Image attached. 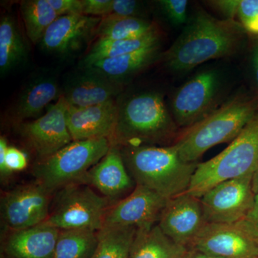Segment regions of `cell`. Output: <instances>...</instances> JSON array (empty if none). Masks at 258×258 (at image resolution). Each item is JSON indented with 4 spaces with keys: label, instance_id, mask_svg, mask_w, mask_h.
<instances>
[{
    "label": "cell",
    "instance_id": "1",
    "mask_svg": "<svg viewBox=\"0 0 258 258\" xmlns=\"http://www.w3.org/2000/svg\"><path fill=\"white\" fill-rule=\"evenodd\" d=\"M246 35L237 20H219L198 10L161 59L171 71L186 72L209 60L234 55L243 45Z\"/></svg>",
    "mask_w": 258,
    "mask_h": 258
},
{
    "label": "cell",
    "instance_id": "2",
    "mask_svg": "<svg viewBox=\"0 0 258 258\" xmlns=\"http://www.w3.org/2000/svg\"><path fill=\"white\" fill-rule=\"evenodd\" d=\"M118 108L113 145L166 147L172 145L179 135V128L161 93L134 94L118 103Z\"/></svg>",
    "mask_w": 258,
    "mask_h": 258
},
{
    "label": "cell",
    "instance_id": "3",
    "mask_svg": "<svg viewBox=\"0 0 258 258\" xmlns=\"http://www.w3.org/2000/svg\"><path fill=\"white\" fill-rule=\"evenodd\" d=\"M257 111V98L236 95L203 120L179 132L172 145L185 162L198 163L209 149L235 140Z\"/></svg>",
    "mask_w": 258,
    "mask_h": 258
},
{
    "label": "cell",
    "instance_id": "4",
    "mask_svg": "<svg viewBox=\"0 0 258 258\" xmlns=\"http://www.w3.org/2000/svg\"><path fill=\"white\" fill-rule=\"evenodd\" d=\"M120 149L136 185L152 190L167 200L187 191L198 163L185 162L174 146Z\"/></svg>",
    "mask_w": 258,
    "mask_h": 258
},
{
    "label": "cell",
    "instance_id": "5",
    "mask_svg": "<svg viewBox=\"0 0 258 258\" xmlns=\"http://www.w3.org/2000/svg\"><path fill=\"white\" fill-rule=\"evenodd\" d=\"M257 167L258 111L225 150L198 164L186 193L200 198L222 181L253 176Z\"/></svg>",
    "mask_w": 258,
    "mask_h": 258
},
{
    "label": "cell",
    "instance_id": "6",
    "mask_svg": "<svg viewBox=\"0 0 258 258\" xmlns=\"http://www.w3.org/2000/svg\"><path fill=\"white\" fill-rule=\"evenodd\" d=\"M111 147L106 138L72 142L50 157L40 159L34 168L37 181L50 191L79 182Z\"/></svg>",
    "mask_w": 258,
    "mask_h": 258
},
{
    "label": "cell",
    "instance_id": "7",
    "mask_svg": "<svg viewBox=\"0 0 258 258\" xmlns=\"http://www.w3.org/2000/svg\"><path fill=\"white\" fill-rule=\"evenodd\" d=\"M110 208L109 200L89 185L73 183L60 189L45 222L60 230L100 231Z\"/></svg>",
    "mask_w": 258,
    "mask_h": 258
},
{
    "label": "cell",
    "instance_id": "8",
    "mask_svg": "<svg viewBox=\"0 0 258 258\" xmlns=\"http://www.w3.org/2000/svg\"><path fill=\"white\" fill-rule=\"evenodd\" d=\"M220 78L215 70L198 73L176 91L171 114L179 128H189L217 108Z\"/></svg>",
    "mask_w": 258,
    "mask_h": 258
},
{
    "label": "cell",
    "instance_id": "9",
    "mask_svg": "<svg viewBox=\"0 0 258 258\" xmlns=\"http://www.w3.org/2000/svg\"><path fill=\"white\" fill-rule=\"evenodd\" d=\"M252 179L247 176L222 181L204 194L200 202L207 223L240 222L253 205Z\"/></svg>",
    "mask_w": 258,
    "mask_h": 258
},
{
    "label": "cell",
    "instance_id": "10",
    "mask_svg": "<svg viewBox=\"0 0 258 258\" xmlns=\"http://www.w3.org/2000/svg\"><path fill=\"white\" fill-rule=\"evenodd\" d=\"M50 190L39 183L20 185L1 198V218L8 230H21L46 221L50 213Z\"/></svg>",
    "mask_w": 258,
    "mask_h": 258
},
{
    "label": "cell",
    "instance_id": "11",
    "mask_svg": "<svg viewBox=\"0 0 258 258\" xmlns=\"http://www.w3.org/2000/svg\"><path fill=\"white\" fill-rule=\"evenodd\" d=\"M69 103L61 95L42 116L18 125L20 135L39 159H45L73 142L67 125Z\"/></svg>",
    "mask_w": 258,
    "mask_h": 258
},
{
    "label": "cell",
    "instance_id": "12",
    "mask_svg": "<svg viewBox=\"0 0 258 258\" xmlns=\"http://www.w3.org/2000/svg\"><path fill=\"white\" fill-rule=\"evenodd\" d=\"M220 258H256L258 242L237 224L206 223L191 246Z\"/></svg>",
    "mask_w": 258,
    "mask_h": 258
},
{
    "label": "cell",
    "instance_id": "13",
    "mask_svg": "<svg viewBox=\"0 0 258 258\" xmlns=\"http://www.w3.org/2000/svg\"><path fill=\"white\" fill-rule=\"evenodd\" d=\"M101 18L84 15L58 17L47 29L39 45L50 55L71 57L82 50L96 35Z\"/></svg>",
    "mask_w": 258,
    "mask_h": 258
},
{
    "label": "cell",
    "instance_id": "14",
    "mask_svg": "<svg viewBox=\"0 0 258 258\" xmlns=\"http://www.w3.org/2000/svg\"><path fill=\"white\" fill-rule=\"evenodd\" d=\"M167 202L152 190L136 185L132 192L109 208L103 228L125 227L139 230L155 225Z\"/></svg>",
    "mask_w": 258,
    "mask_h": 258
},
{
    "label": "cell",
    "instance_id": "15",
    "mask_svg": "<svg viewBox=\"0 0 258 258\" xmlns=\"http://www.w3.org/2000/svg\"><path fill=\"white\" fill-rule=\"evenodd\" d=\"M206 223L200 198L186 192L168 200L157 222L169 239L186 247Z\"/></svg>",
    "mask_w": 258,
    "mask_h": 258
},
{
    "label": "cell",
    "instance_id": "16",
    "mask_svg": "<svg viewBox=\"0 0 258 258\" xmlns=\"http://www.w3.org/2000/svg\"><path fill=\"white\" fill-rule=\"evenodd\" d=\"M115 100L95 106L78 108L69 106L66 118L73 142L106 138L111 142L118 118Z\"/></svg>",
    "mask_w": 258,
    "mask_h": 258
},
{
    "label": "cell",
    "instance_id": "17",
    "mask_svg": "<svg viewBox=\"0 0 258 258\" xmlns=\"http://www.w3.org/2000/svg\"><path fill=\"white\" fill-rule=\"evenodd\" d=\"M79 182L89 185L108 200L121 198L132 192L136 186L125 165L120 147L113 144L106 155Z\"/></svg>",
    "mask_w": 258,
    "mask_h": 258
},
{
    "label": "cell",
    "instance_id": "18",
    "mask_svg": "<svg viewBox=\"0 0 258 258\" xmlns=\"http://www.w3.org/2000/svg\"><path fill=\"white\" fill-rule=\"evenodd\" d=\"M60 230L46 222L21 230H8L2 258H53Z\"/></svg>",
    "mask_w": 258,
    "mask_h": 258
},
{
    "label": "cell",
    "instance_id": "19",
    "mask_svg": "<svg viewBox=\"0 0 258 258\" xmlns=\"http://www.w3.org/2000/svg\"><path fill=\"white\" fill-rule=\"evenodd\" d=\"M121 88L93 70L81 68L66 81L62 95L69 106L82 108L114 100Z\"/></svg>",
    "mask_w": 258,
    "mask_h": 258
},
{
    "label": "cell",
    "instance_id": "20",
    "mask_svg": "<svg viewBox=\"0 0 258 258\" xmlns=\"http://www.w3.org/2000/svg\"><path fill=\"white\" fill-rule=\"evenodd\" d=\"M61 95L55 76L43 74L32 78L23 88L12 108V118L20 124L28 118L36 117Z\"/></svg>",
    "mask_w": 258,
    "mask_h": 258
},
{
    "label": "cell",
    "instance_id": "21",
    "mask_svg": "<svg viewBox=\"0 0 258 258\" xmlns=\"http://www.w3.org/2000/svg\"><path fill=\"white\" fill-rule=\"evenodd\" d=\"M160 44L132 53L98 61L89 67L82 69H92L113 82L122 85L125 80L161 58Z\"/></svg>",
    "mask_w": 258,
    "mask_h": 258
},
{
    "label": "cell",
    "instance_id": "22",
    "mask_svg": "<svg viewBox=\"0 0 258 258\" xmlns=\"http://www.w3.org/2000/svg\"><path fill=\"white\" fill-rule=\"evenodd\" d=\"M187 247L173 242L158 224L136 232L129 258H186Z\"/></svg>",
    "mask_w": 258,
    "mask_h": 258
},
{
    "label": "cell",
    "instance_id": "23",
    "mask_svg": "<svg viewBox=\"0 0 258 258\" xmlns=\"http://www.w3.org/2000/svg\"><path fill=\"white\" fill-rule=\"evenodd\" d=\"M28 47L18 23L9 14L0 20V73L2 76L23 66L28 60Z\"/></svg>",
    "mask_w": 258,
    "mask_h": 258
},
{
    "label": "cell",
    "instance_id": "24",
    "mask_svg": "<svg viewBox=\"0 0 258 258\" xmlns=\"http://www.w3.org/2000/svg\"><path fill=\"white\" fill-rule=\"evenodd\" d=\"M160 32L157 28L137 38L117 40L98 39L81 61V68L89 67L98 61L126 55L154 46L160 44Z\"/></svg>",
    "mask_w": 258,
    "mask_h": 258
},
{
    "label": "cell",
    "instance_id": "25",
    "mask_svg": "<svg viewBox=\"0 0 258 258\" xmlns=\"http://www.w3.org/2000/svg\"><path fill=\"white\" fill-rule=\"evenodd\" d=\"M157 28L145 18L111 14L101 18L96 35L98 39L128 40L143 36Z\"/></svg>",
    "mask_w": 258,
    "mask_h": 258
},
{
    "label": "cell",
    "instance_id": "26",
    "mask_svg": "<svg viewBox=\"0 0 258 258\" xmlns=\"http://www.w3.org/2000/svg\"><path fill=\"white\" fill-rule=\"evenodd\" d=\"M99 231L76 229L59 232L53 258H91L98 243Z\"/></svg>",
    "mask_w": 258,
    "mask_h": 258
},
{
    "label": "cell",
    "instance_id": "27",
    "mask_svg": "<svg viewBox=\"0 0 258 258\" xmlns=\"http://www.w3.org/2000/svg\"><path fill=\"white\" fill-rule=\"evenodd\" d=\"M20 12L27 35L33 44L40 43L47 29L59 17L48 0H25L20 3Z\"/></svg>",
    "mask_w": 258,
    "mask_h": 258
},
{
    "label": "cell",
    "instance_id": "28",
    "mask_svg": "<svg viewBox=\"0 0 258 258\" xmlns=\"http://www.w3.org/2000/svg\"><path fill=\"white\" fill-rule=\"evenodd\" d=\"M137 230L134 227H103L91 258H129Z\"/></svg>",
    "mask_w": 258,
    "mask_h": 258
},
{
    "label": "cell",
    "instance_id": "29",
    "mask_svg": "<svg viewBox=\"0 0 258 258\" xmlns=\"http://www.w3.org/2000/svg\"><path fill=\"white\" fill-rule=\"evenodd\" d=\"M236 20L246 33L258 37V0H238Z\"/></svg>",
    "mask_w": 258,
    "mask_h": 258
},
{
    "label": "cell",
    "instance_id": "30",
    "mask_svg": "<svg viewBox=\"0 0 258 258\" xmlns=\"http://www.w3.org/2000/svg\"><path fill=\"white\" fill-rule=\"evenodd\" d=\"M163 15L175 26L188 23L187 10L189 2L186 0H160L158 2Z\"/></svg>",
    "mask_w": 258,
    "mask_h": 258
},
{
    "label": "cell",
    "instance_id": "31",
    "mask_svg": "<svg viewBox=\"0 0 258 258\" xmlns=\"http://www.w3.org/2000/svg\"><path fill=\"white\" fill-rule=\"evenodd\" d=\"M28 159L23 151L14 147H8L5 156V166L1 171V176L9 175L13 171H23L28 166Z\"/></svg>",
    "mask_w": 258,
    "mask_h": 258
},
{
    "label": "cell",
    "instance_id": "32",
    "mask_svg": "<svg viewBox=\"0 0 258 258\" xmlns=\"http://www.w3.org/2000/svg\"><path fill=\"white\" fill-rule=\"evenodd\" d=\"M143 10L141 2L135 0H113V15L144 18L142 15Z\"/></svg>",
    "mask_w": 258,
    "mask_h": 258
},
{
    "label": "cell",
    "instance_id": "33",
    "mask_svg": "<svg viewBox=\"0 0 258 258\" xmlns=\"http://www.w3.org/2000/svg\"><path fill=\"white\" fill-rule=\"evenodd\" d=\"M83 14L103 18L112 14L113 0H82Z\"/></svg>",
    "mask_w": 258,
    "mask_h": 258
},
{
    "label": "cell",
    "instance_id": "34",
    "mask_svg": "<svg viewBox=\"0 0 258 258\" xmlns=\"http://www.w3.org/2000/svg\"><path fill=\"white\" fill-rule=\"evenodd\" d=\"M59 17L83 15L82 0H48Z\"/></svg>",
    "mask_w": 258,
    "mask_h": 258
},
{
    "label": "cell",
    "instance_id": "35",
    "mask_svg": "<svg viewBox=\"0 0 258 258\" xmlns=\"http://www.w3.org/2000/svg\"><path fill=\"white\" fill-rule=\"evenodd\" d=\"M236 224L247 231L258 242V193L254 195L253 205L246 216Z\"/></svg>",
    "mask_w": 258,
    "mask_h": 258
},
{
    "label": "cell",
    "instance_id": "36",
    "mask_svg": "<svg viewBox=\"0 0 258 258\" xmlns=\"http://www.w3.org/2000/svg\"><path fill=\"white\" fill-rule=\"evenodd\" d=\"M208 4L229 20H236L238 0H214Z\"/></svg>",
    "mask_w": 258,
    "mask_h": 258
},
{
    "label": "cell",
    "instance_id": "37",
    "mask_svg": "<svg viewBox=\"0 0 258 258\" xmlns=\"http://www.w3.org/2000/svg\"><path fill=\"white\" fill-rule=\"evenodd\" d=\"M252 67L254 83H255L258 93V37H254L253 47H252ZM257 99L258 100V97Z\"/></svg>",
    "mask_w": 258,
    "mask_h": 258
},
{
    "label": "cell",
    "instance_id": "38",
    "mask_svg": "<svg viewBox=\"0 0 258 258\" xmlns=\"http://www.w3.org/2000/svg\"><path fill=\"white\" fill-rule=\"evenodd\" d=\"M186 258H220L215 257V256L210 255V254L203 253V252H199V251L194 250L189 251Z\"/></svg>",
    "mask_w": 258,
    "mask_h": 258
},
{
    "label": "cell",
    "instance_id": "39",
    "mask_svg": "<svg viewBox=\"0 0 258 258\" xmlns=\"http://www.w3.org/2000/svg\"><path fill=\"white\" fill-rule=\"evenodd\" d=\"M252 191L254 195L258 193V167L254 171L253 176H252Z\"/></svg>",
    "mask_w": 258,
    "mask_h": 258
},
{
    "label": "cell",
    "instance_id": "40",
    "mask_svg": "<svg viewBox=\"0 0 258 258\" xmlns=\"http://www.w3.org/2000/svg\"><path fill=\"white\" fill-rule=\"evenodd\" d=\"M256 258H258V254H257V257H256Z\"/></svg>",
    "mask_w": 258,
    "mask_h": 258
}]
</instances>
